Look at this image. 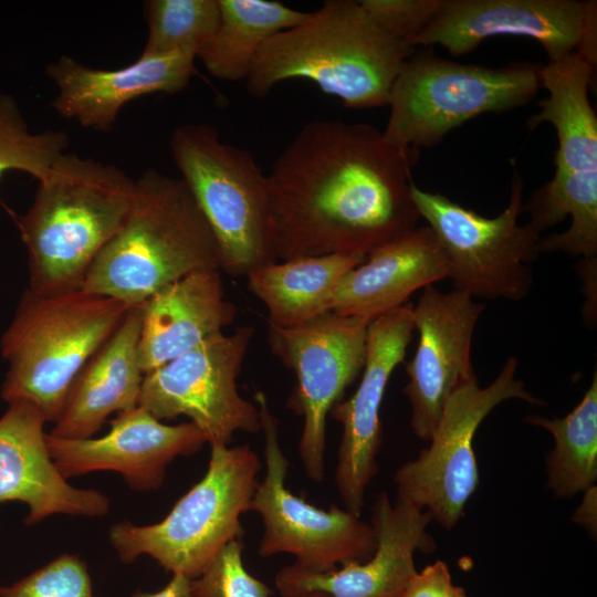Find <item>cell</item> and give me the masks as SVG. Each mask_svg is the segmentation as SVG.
I'll use <instances>...</instances> for the list:
<instances>
[{
  "label": "cell",
  "mask_w": 597,
  "mask_h": 597,
  "mask_svg": "<svg viewBox=\"0 0 597 597\" xmlns=\"http://www.w3.org/2000/svg\"><path fill=\"white\" fill-rule=\"evenodd\" d=\"M219 269L213 233L181 178L147 170L126 219L91 263L80 289L129 306L185 275Z\"/></svg>",
  "instance_id": "obj_4"
},
{
  "label": "cell",
  "mask_w": 597,
  "mask_h": 597,
  "mask_svg": "<svg viewBox=\"0 0 597 597\" xmlns=\"http://www.w3.org/2000/svg\"><path fill=\"white\" fill-rule=\"evenodd\" d=\"M130 307L82 289L54 295L27 289L1 338L9 364L1 397L28 401L55 423L72 381Z\"/></svg>",
  "instance_id": "obj_6"
},
{
  "label": "cell",
  "mask_w": 597,
  "mask_h": 597,
  "mask_svg": "<svg viewBox=\"0 0 597 597\" xmlns=\"http://www.w3.org/2000/svg\"><path fill=\"white\" fill-rule=\"evenodd\" d=\"M584 13L585 1L575 0H442L410 46L438 44L463 55L492 36H525L537 41L553 62L576 50Z\"/></svg>",
  "instance_id": "obj_19"
},
{
  "label": "cell",
  "mask_w": 597,
  "mask_h": 597,
  "mask_svg": "<svg viewBox=\"0 0 597 597\" xmlns=\"http://www.w3.org/2000/svg\"><path fill=\"white\" fill-rule=\"evenodd\" d=\"M101 438L63 439L46 433L49 453L63 478L116 471L139 491L157 489L178 455L199 451L206 436L191 421L165 425L137 405L118 412Z\"/></svg>",
  "instance_id": "obj_17"
},
{
  "label": "cell",
  "mask_w": 597,
  "mask_h": 597,
  "mask_svg": "<svg viewBox=\"0 0 597 597\" xmlns=\"http://www.w3.org/2000/svg\"><path fill=\"white\" fill-rule=\"evenodd\" d=\"M526 421L549 431L555 446L547 457L548 488L570 498L597 480V374L578 405L565 417L530 416Z\"/></svg>",
  "instance_id": "obj_27"
},
{
  "label": "cell",
  "mask_w": 597,
  "mask_h": 597,
  "mask_svg": "<svg viewBox=\"0 0 597 597\" xmlns=\"http://www.w3.org/2000/svg\"><path fill=\"white\" fill-rule=\"evenodd\" d=\"M242 549L241 538L229 542L205 572L191 579V597H270L271 589L245 569Z\"/></svg>",
  "instance_id": "obj_30"
},
{
  "label": "cell",
  "mask_w": 597,
  "mask_h": 597,
  "mask_svg": "<svg viewBox=\"0 0 597 597\" xmlns=\"http://www.w3.org/2000/svg\"><path fill=\"white\" fill-rule=\"evenodd\" d=\"M254 399L264 433L266 473L248 511L259 513L263 521L260 555L290 553L296 557L295 565L312 572L369 559L377 545L371 524L336 505L318 509L285 488L289 461L279 443L277 420L263 391L255 392Z\"/></svg>",
  "instance_id": "obj_12"
},
{
  "label": "cell",
  "mask_w": 597,
  "mask_h": 597,
  "mask_svg": "<svg viewBox=\"0 0 597 597\" xmlns=\"http://www.w3.org/2000/svg\"><path fill=\"white\" fill-rule=\"evenodd\" d=\"M517 366V358L511 356L489 386L480 387L475 379L448 398L430 446L397 470V500L428 511L447 530L457 524L479 485L472 443L480 423L509 399L543 404L516 378Z\"/></svg>",
  "instance_id": "obj_11"
},
{
  "label": "cell",
  "mask_w": 597,
  "mask_h": 597,
  "mask_svg": "<svg viewBox=\"0 0 597 597\" xmlns=\"http://www.w3.org/2000/svg\"><path fill=\"white\" fill-rule=\"evenodd\" d=\"M304 597H325V596H323L321 594H310V595L304 596Z\"/></svg>",
  "instance_id": "obj_36"
},
{
  "label": "cell",
  "mask_w": 597,
  "mask_h": 597,
  "mask_svg": "<svg viewBox=\"0 0 597 597\" xmlns=\"http://www.w3.org/2000/svg\"><path fill=\"white\" fill-rule=\"evenodd\" d=\"M594 70L576 51L541 65V87L548 96L526 125L534 129L548 123L555 128L556 169L522 209L541 233L570 217L566 231L541 237L538 250L585 261H597V116L588 96Z\"/></svg>",
  "instance_id": "obj_5"
},
{
  "label": "cell",
  "mask_w": 597,
  "mask_h": 597,
  "mask_svg": "<svg viewBox=\"0 0 597 597\" xmlns=\"http://www.w3.org/2000/svg\"><path fill=\"white\" fill-rule=\"evenodd\" d=\"M45 422L24 400L9 404L0 418V501L25 503L28 525L53 514L105 515L109 500L103 493L72 486L57 470L48 450Z\"/></svg>",
  "instance_id": "obj_20"
},
{
  "label": "cell",
  "mask_w": 597,
  "mask_h": 597,
  "mask_svg": "<svg viewBox=\"0 0 597 597\" xmlns=\"http://www.w3.org/2000/svg\"><path fill=\"white\" fill-rule=\"evenodd\" d=\"M412 306L405 304L367 327L366 358L354 395L329 411L343 427L335 482L345 510L359 516L365 490L377 473L381 444L380 406L394 369L404 360L413 331Z\"/></svg>",
  "instance_id": "obj_16"
},
{
  "label": "cell",
  "mask_w": 597,
  "mask_h": 597,
  "mask_svg": "<svg viewBox=\"0 0 597 597\" xmlns=\"http://www.w3.org/2000/svg\"><path fill=\"white\" fill-rule=\"evenodd\" d=\"M148 36L139 56L193 54L213 38L220 21L218 0H148Z\"/></svg>",
  "instance_id": "obj_28"
},
{
  "label": "cell",
  "mask_w": 597,
  "mask_h": 597,
  "mask_svg": "<svg viewBox=\"0 0 597 597\" xmlns=\"http://www.w3.org/2000/svg\"><path fill=\"white\" fill-rule=\"evenodd\" d=\"M413 51L385 32L359 1L327 0L261 46L247 90L263 97L280 82L306 78L346 107L386 106Z\"/></svg>",
  "instance_id": "obj_2"
},
{
  "label": "cell",
  "mask_w": 597,
  "mask_h": 597,
  "mask_svg": "<svg viewBox=\"0 0 597 597\" xmlns=\"http://www.w3.org/2000/svg\"><path fill=\"white\" fill-rule=\"evenodd\" d=\"M367 254H328L274 261L252 270L248 289L268 308L269 323L292 327L331 312L343 277Z\"/></svg>",
  "instance_id": "obj_25"
},
{
  "label": "cell",
  "mask_w": 597,
  "mask_h": 597,
  "mask_svg": "<svg viewBox=\"0 0 597 597\" xmlns=\"http://www.w3.org/2000/svg\"><path fill=\"white\" fill-rule=\"evenodd\" d=\"M596 9H597L596 1H585V13H584L583 28L580 32V39L575 50L594 66H596V61H597V41H596L597 11Z\"/></svg>",
  "instance_id": "obj_34"
},
{
  "label": "cell",
  "mask_w": 597,
  "mask_h": 597,
  "mask_svg": "<svg viewBox=\"0 0 597 597\" xmlns=\"http://www.w3.org/2000/svg\"><path fill=\"white\" fill-rule=\"evenodd\" d=\"M203 478L158 523L125 521L109 530V542L124 563L146 554L174 575L199 577L231 541L240 540V515L248 511L261 468L248 446L211 443Z\"/></svg>",
  "instance_id": "obj_7"
},
{
  "label": "cell",
  "mask_w": 597,
  "mask_h": 597,
  "mask_svg": "<svg viewBox=\"0 0 597 597\" xmlns=\"http://www.w3.org/2000/svg\"><path fill=\"white\" fill-rule=\"evenodd\" d=\"M370 322L327 312L292 327L269 323L271 352L297 378L289 407L304 419L298 453L313 481L324 476L326 417L364 368Z\"/></svg>",
  "instance_id": "obj_13"
},
{
  "label": "cell",
  "mask_w": 597,
  "mask_h": 597,
  "mask_svg": "<svg viewBox=\"0 0 597 597\" xmlns=\"http://www.w3.org/2000/svg\"><path fill=\"white\" fill-rule=\"evenodd\" d=\"M359 3L385 32L410 46L412 39L436 17L442 0H359Z\"/></svg>",
  "instance_id": "obj_32"
},
{
  "label": "cell",
  "mask_w": 597,
  "mask_h": 597,
  "mask_svg": "<svg viewBox=\"0 0 597 597\" xmlns=\"http://www.w3.org/2000/svg\"><path fill=\"white\" fill-rule=\"evenodd\" d=\"M171 156L217 242L220 270L247 276L274 262L268 180L252 154L206 123L172 130Z\"/></svg>",
  "instance_id": "obj_8"
},
{
  "label": "cell",
  "mask_w": 597,
  "mask_h": 597,
  "mask_svg": "<svg viewBox=\"0 0 597 597\" xmlns=\"http://www.w3.org/2000/svg\"><path fill=\"white\" fill-rule=\"evenodd\" d=\"M67 146L64 132H30L13 97L0 93V178L7 171L20 170L39 181L66 153Z\"/></svg>",
  "instance_id": "obj_29"
},
{
  "label": "cell",
  "mask_w": 597,
  "mask_h": 597,
  "mask_svg": "<svg viewBox=\"0 0 597 597\" xmlns=\"http://www.w3.org/2000/svg\"><path fill=\"white\" fill-rule=\"evenodd\" d=\"M448 279V262L426 224L371 250L341 281L331 312L373 321L419 289Z\"/></svg>",
  "instance_id": "obj_23"
},
{
  "label": "cell",
  "mask_w": 597,
  "mask_h": 597,
  "mask_svg": "<svg viewBox=\"0 0 597 597\" xmlns=\"http://www.w3.org/2000/svg\"><path fill=\"white\" fill-rule=\"evenodd\" d=\"M132 597H191V579L174 575L163 589L156 593L136 591Z\"/></svg>",
  "instance_id": "obj_35"
},
{
  "label": "cell",
  "mask_w": 597,
  "mask_h": 597,
  "mask_svg": "<svg viewBox=\"0 0 597 597\" xmlns=\"http://www.w3.org/2000/svg\"><path fill=\"white\" fill-rule=\"evenodd\" d=\"M38 182L30 209L19 219L28 290L54 295L80 289L124 223L135 180L114 165L65 153Z\"/></svg>",
  "instance_id": "obj_3"
},
{
  "label": "cell",
  "mask_w": 597,
  "mask_h": 597,
  "mask_svg": "<svg viewBox=\"0 0 597 597\" xmlns=\"http://www.w3.org/2000/svg\"><path fill=\"white\" fill-rule=\"evenodd\" d=\"M0 597H94L85 563L63 554L23 579L0 587Z\"/></svg>",
  "instance_id": "obj_31"
},
{
  "label": "cell",
  "mask_w": 597,
  "mask_h": 597,
  "mask_svg": "<svg viewBox=\"0 0 597 597\" xmlns=\"http://www.w3.org/2000/svg\"><path fill=\"white\" fill-rule=\"evenodd\" d=\"M140 326L142 304H138L129 308L118 327L81 368L49 434L88 439L112 412L138 405L145 375L138 359Z\"/></svg>",
  "instance_id": "obj_24"
},
{
  "label": "cell",
  "mask_w": 597,
  "mask_h": 597,
  "mask_svg": "<svg viewBox=\"0 0 597 597\" xmlns=\"http://www.w3.org/2000/svg\"><path fill=\"white\" fill-rule=\"evenodd\" d=\"M196 55L176 53L139 56L116 70L90 67L71 56H61L46 67L57 87L51 106L62 117L81 126L109 130L127 103L154 93L176 94L196 74Z\"/></svg>",
  "instance_id": "obj_21"
},
{
  "label": "cell",
  "mask_w": 597,
  "mask_h": 597,
  "mask_svg": "<svg viewBox=\"0 0 597 597\" xmlns=\"http://www.w3.org/2000/svg\"><path fill=\"white\" fill-rule=\"evenodd\" d=\"M402 597H467V594L453 584L448 565L437 561L412 576Z\"/></svg>",
  "instance_id": "obj_33"
},
{
  "label": "cell",
  "mask_w": 597,
  "mask_h": 597,
  "mask_svg": "<svg viewBox=\"0 0 597 597\" xmlns=\"http://www.w3.org/2000/svg\"><path fill=\"white\" fill-rule=\"evenodd\" d=\"M417 154L369 124L307 122L266 175L275 260L368 254L412 231Z\"/></svg>",
  "instance_id": "obj_1"
},
{
  "label": "cell",
  "mask_w": 597,
  "mask_h": 597,
  "mask_svg": "<svg viewBox=\"0 0 597 597\" xmlns=\"http://www.w3.org/2000/svg\"><path fill=\"white\" fill-rule=\"evenodd\" d=\"M411 198L427 221L448 262V279L455 290L474 300L520 301L530 292L533 263L540 255L541 232L530 222L519 224L524 184L514 169L506 208L483 217L439 192L412 182Z\"/></svg>",
  "instance_id": "obj_10"
},
{
  "label": "cell",
  "mask_w": 597,
  "mask_h": 597,
  "mask_svg": "<svg viewBox=\"0 0 597 597\" xmlns=\"http://www.w3.org/2000/svg\"><path fill=\"white\" fill-rule=\"evenodd\" d=\"M253 335V327L240 326L146 373L138 405L158 420L188 417L210 444H228L238 430L259 432L258 407L237 387Z\"/></svg>",
  "instance_id": "obj_14"
},
{
  "label": "cell",
  "mask_w": 597,
  "mask_h": 597,
  "mask_svg": "<svg viewBox=\"0 0 597 597\" xmlns=\"http://www.w3.org/2000/svg\"><path fill=\"white\" fill-rule=\"evenodd\" d=\"M540 69L528 62L502 67L465 64L415 50L390 90L383 134L400 148L433 147L481 114L528 103L541 87Z\"/></svg>",
  "instance_id": "obj_9"
},
{
  "label": "cell",
  "mask_w": 597,
  "mask_h": 597,
  "mask_svg": "<svg viewBox=\"0 0 597 597\" xmlns=\"http://www.w3.org/2000/svg\"><path fill=\"white\" fill-rule=\"evenodd\" d=\"M220 21L199 59L214 77L247 80L261 46L276 33L302 23L308 12L279 1L218 0Z\"/></svg>",
  "instance_id": "obj_26"
},
{
  "label": "cell",
  "mask_w": 597,
  "mask_h": 597,
  "mask_svg": "<svg viewBox=\"0 0 597 597\" xmlns=\"http://www.w3.org/2000/svg\"><path fill=\"white\" fill-rule=\"evenodd\" d=\"M220 271L189 273L142 303L138 359L144 374L222 334L234 321L237 310L224 297Z\"/></svg>",
  "instance_id": "obj_22"
},
{
  "label": "cell",
  "mask_w": 597,
  "mask_h": 597,
  "mask_svg": "<svg viewBox=\"0 0 597 597\" xmlns=\"http://www.w3.org/2000/svg\"><path fill=\"white\" fill-rule=\"evenodd\" d=\"M485 308L468 293L441 292L427 285L412 306L419 341L406 364L409 381L404 388L411 405L410 426L421 440L430 441L448 398L478 379L471 363V345L478 320Z\"/></svg>",
  "instance_id": "obj_15"
},
{
  "label": "cell",
  "mask_w": 597,
  "mask_h": 597,
  "mask_svg": "<svg viewBox=\"0 0 597 597\" xmlns=\"http://www.w3.org/2000/svg\"><path fill=\"white\" fill-rule=\"evenodd\" d=\"M430 513L408 502L378 495L371 519L376 549L363 563H348L341 569L312 572L295 564L284 567L275 577L283 597L321 594L325 597H402L415 568L416 549H426V527Z\"/></svg>",
  "instance_id": "obj_18"
}]
</instances>
